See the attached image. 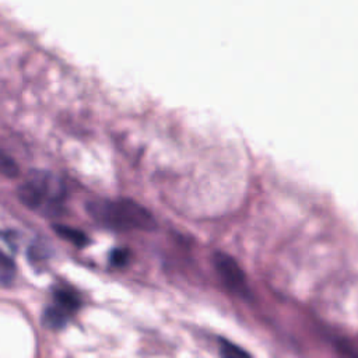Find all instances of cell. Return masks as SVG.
I'll use <instances>...</instances> for the list:
<instances>
[{
	"label": "cell",
	"mask_w": 358,
	"mask_h": 358,
	"mask_svg": "<svg viewBox=\"0 0 358 358\" xmlns=\"http://www.w3.org/2000/svg\"><path fill=\"white\" fill-rule=\"evenodd\" d=\"M53 229L56 231V234H57L60 238H63V239H66V241L74 243V245L78 246V248H83V246H85V245L88 243L87 235H85L84 232H81L80 229H77V228L59 224V225H55Z\"/></svg>",
	"instance_id": "obj_6"
},
{
	"label": "cell",
	"mask_w": 358,
	"mask_h": 358,
	"mask_svg": "<svg viewBox=\"0 0 358 358\" xmlns=\"http://www.w3.org/2000/svg\"><path fill=\"white\" fill-rule=\"evenodd\" d=\"M53 298L56 302V306H59L60 309H63L67 313H71L74 310H77L81 305V301L78 298V295L70 289H64V288H59L53 292Z\"/></svg>",
	"instance_id": "obj_4"
},
{
	"label": "cell",
	"mask_w": 358,
	"mask_h": 358,
	"mask_svg": "<svg viewBox=\"0 0 358 358\" xmlns=\"http://www.w3.org/2000/svg\"><path fill=\"white\" fill-rule=\"evenodd\" d=\"M127 259H129V250L127 249L117 248V249H113L112 253H110V263L113 266H123V264H126Z\"/></svg>",
	"instance_id": "obj_9"
},
{
	"label": "cell",
	"mask_w": 358,
	"mask_h": 358,
	"mask_svg": "<svg viewBox=\"0 0 358 358\" xmlns=\"http://www.w3.org/2000/svg\"><path fill=\"white\" fill-rule=\"evenodd\" d=\"M69 320V313L60 309L59 306H50L46 308L42 315V322L48 329L52 330H60L66 326Z\"/></svg>",
	"instance_id": "obj_5"
},
{
	"label": "cell",
	"mask_w": 358,
	"mask_h": 358,
	"mask_svg": "<svg viewBox=\"0 0 358 358\" xmlns=\"http://www.w3.org/2000/svg\"><path fill=\"white\" fill-rule=\"evenodd\" d=\"M87 210L95 221L116 231H151L157 227L152 214L130 199L91 201Z\"/></svg>",
	"instance_id": "obj_1"
},
{
	"label": "cell",
	"mask_w": 358,
	"mask_h": 358,
	"mask_svg": "<svg viewBox=\"0 0 358 358\" xmlns=\"http://www.w3.org/2000/svg\"><path fill=\"white\" fill-rule=\"evenodd\" d=\"M214 266L228 288L236 292L245 291V274L234 257L227 253L218 252L214 255Z\"/></svg>",
	"instance_id": "obj_3"
},
{
	"label": "cell",
	"mask_w": 358,
	"mask_h": 358,
	"mask_svg": "<svg viewBox=\"0 0 358 358\" xmlns=\"http://www.w3.org/2000/svg\"><path fill=\"white\" fill-rule=\"evenodd\" d=\"M18 173H20V169L17 162L10 155L0 151V175L13 179V178H17Z\"/></svg>",
	"instance_id": "obj_8"
},
{
	"label": "cell",
	"mask_w": 358,
	"mask_h": 358,
	"mask_svg": "<svg viewBox=\"0 0 358 358\" xmlns=\"http://www.w3.org/2000/svg\"><path fill=\"white\" fill-rule=\"evenodd\" d=\"M17 196L29 208H39L45 203H60L64 197V186L60 178L46 171H32L20 185Z\"/></svg>",
	"instance_id": "obj_2"
},
{
	"label": "cell",
	"mask_w": 358,
	"mask_h": 358,
	"mask_svg": "<svg viewBox=\"0 0 358 358\" xmlns=\"http://www.w3.org/2000/svg\"><path fill=\"white\" fill-rule=\"evenodd\" d=\"M220 355L221 358H252L248 351L228 340L220 341Z\"/></svg>",
	"instance_id": "obj_7"
}]
</instances>
